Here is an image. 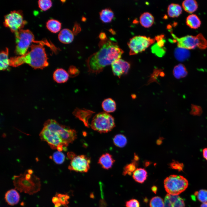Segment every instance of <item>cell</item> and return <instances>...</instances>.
<instances>
[{"label":"cell","instance_id":"obj_1","mask_svg":"<svg viewBox=\"0 0 207 207\" xmlns=\"http://www.w3.org/2000/svg\"><path fill=\"white\" fill-rule=\"evenodd\" d=\"M99 50L88 57L87 61L89 71L97 74L106 66L120 59L123 51L115 40L108 39L101 40Z\"/></svg>","mask_w":207,"mask_h":207},{"label":"cell","instance_id":"obj_2","mask_svg":"<svg viewBox=\"0 0 207 207\" xmlns=\"http://www.w3.org/2000/svg\"><path fill=\"white\" fill-rule=\"evenodd\" d=\"M44 45L32 44L30 46V50L24 55L10 57V66L17 67L26 63L34 69H43L47 66L49 63Z\"/></svg>","mask_w":207,"mask_h":207},{"label":"cell","instance_id":"obj_3","mask_svg":"<svg viewBox=\"0 0 207 207\" xmlns=\"http://www.w3.org/2000/svg\"><path fill=\"white\" fill-rule=\"evenodd\" d=\"M14 33L16 44L14 53L17 55L21 56L25 54L30 44L33 42L46 45L54 53L57 52L58 49L46 39L40 41L35 40L33 34L29 30L22 29Z\"/></svg>","mask_w":207,"mask_h":207},{"label":"cell","instance_id":"obj_4","mask_svg":"<svg viewBox=\"0 0 207 207\" xmlns=\"http://www.w3.org/2000/svg\"><path fill=\"white\" fill-rule=\"evenodd\" d=\"M14 185L20 192L32 195L39 191L41 183L39 179L33 175L29 179L25 178L24 174L14 175L13 178Z\"/></svg>","mask_w":207,"mask_h":207},{"label":"cell","instance_id":"obj_5","mask_svg":"<svg viewBox=\"0 0 207 207\" xmlns=\"http://www.w3.org/2000/svg\"><path fill=\"white\" fill-rule=\"evenodd\" d=\"M44 127L57 134L68 146L77 138L76 131L69 127L60 124L54 120H46L44 124Z\"/></svg>","mask_w":207,"mask_h":207},{"label":"cell","instance_id":"obj_6","mask_svg":"<svg viewBox=\"0 0 207 207\" xmlns=\"http://www.w3.org/2000/svg\"><path fill=\"white\" fill-rule=\"evenodd\" d=\"M164 185L168 194L173 195H178L184 191L188 185L187 180L182 176L171 175L164 180Z\"/></svg>","mask_w":207,"mask_h":207},{"label":"cell","instance_id":"obj_7","mask_svg":"<svg viewBox=\"0 0 207 207\" xmlns=\"http://www.w3.org/2000/svg\"><path fill=\"white\" fill-rule=\"evenodd\" d=\"M90 126L95 131L100 133H107L115 126L114 118L108 113L100 112L93 117Z\"/></svg>","mask_w":207,"mask_h":207},{"label":"cell","instance_id":"obj_8","mask_svg":"<svg viewBox=\"0 0 207 207\" xmlns=\"http://www.w3.org/2000/svg\"><path fill=\"white\" fill-rule=\"evenodd\" d=\"M172 35L177 42L178 47L187 49H193L196 47L204 49L207 47V41L203 35L200 33L196 36L187 35L181 38Z\"/></svg>","mask_w":207,"mask_h":207},{"label":"cell","instance_id":"obj_9","mask_svg":"<svg viewBox=\"0 0 207 207\" xmlns=\"http://www.w3.org/2000/svg\"><path fill=\"white\" fill-rule=\"evenodd\" d=\"M41 140L46 141L52 149L58 151L66 150L68 146L59 135L55 132L44 127L39 134Z\"/></svg>","mask_w":207,"mask_h":207},{"label":"cell","instance_id":"obj_10","mask_svg":"<svg viewBox=\"0 0 207 207\" xmlns=\"http://www.w3.org/2000/svg\"><path fill=\"white\" fill-rule=\"evenodd\" d=\"M24 20L22 11L21 10H14L4 16L3 24L4 26L9 28L12 32L22 29L27 23Z\"/></svg>","mask_w":207,"mask_h":207},{"label":"cell","instance_id":"obj_11","mask_svg":"<svg viewBox=\"0 0 207 207\" xmlns=\"http://www.w3.org/2000/svg\"><path fill=\"white\" fill-rule=\"evenodd\" d=\"M154 38L145 36L137 35L131 38L127 44L130 49V55L136 54L144 51L147 47L154 43Z\"/></svg>","mask_w":207,"mask_h":207},{"label":"cell","instance_id":"obj_12","mask_svg":"<svg viewBox=\"0 0 207 207\" xmlns=\"http://www.w3.org/2000/svg\"><path fill=\"white\" fill-rule=\"evenodd\" d=\"M90 159L85 155H76L71 159L68 168L77 172H87L90 168Z\"/></svg>","mask_w":207,"mask_h":207},{"label":"cell","instance_id":"obj_13","mask_svg":"<svg viewBox=\"0 0 207 207\" xmlns=\"http://www.w3.org/2000/svg\"><path fill=\"white\" fill-rule=\"evenodd\" d=\"M111 66L114 74L120 78L122 75L127 74L130 65L128 62L120 59L113 62Z\"/></svg>","mask_w":207,"mask_h":207},{"label":"cell","instance_id":"obj_14","mask_svg":"<svg viewBox=\"0 0 207 207\" xmlns=\"http://www.w3.org/2000/svg\"><path fill=\"white\" fill-rule=\"evenodd\" d=\"M114 162L115 160L110 154L106 153L100 157L98 163L103 168L108 170L112 168Z\"/></svg>","mask_w":207,"mask_h":207},{"label":"cell","instance_id":"obj_15","mask_svg":"<svg viewBox=\"0 0 207 207\" xmlns=\"http://www.w3.org/2000/svg\"><path fill=\"white\" fill-rule=\"evenodd\" d=\"M5 198L8 204L14 206L18 203L20 200V196L16 190L12 189L8 191L6 193Z\"/></svg>","mask_w":207,"mask_h":207},{"label":"cell","instance_id":"obj_16","mask_svg":"<svg viewBox=\"0 0 207 207\" xmlns=\"http://www.w3.org/2000/svg\"><path fill=\"white\" fill-rule=\"evenodd\" d=\"M69 76L68 73L62 68L56 69L53 75V80L57 83H59L66 82L69 79Z\"/></svg>","mask_w":207,"mask_h":207},{"label":"cell","instance_id":"obj_17","mask_svg":"<svg viewBox=\"0 0 207 207\" xmlns=\"http://www.w3.org/2000/svg\"><path fill=\"white\" fill-rule=\"evenodd\" d=\"M58 38L62 43L69 44L73 41L74 35L70 30L68 28H64L59 32L58 35Z\"/></svg>","mask_w":207,"mask_h":207},{"label":"cell","instance_id":"obj_18","mask_svg":"<svg viewBox=\"0 0 207 207\" xmlns=\"http://www.w3.org/2000/svg\"><path fill=\"white\" fill-rule=\"evenodd\" d=\"M8 49L6 48L5 50L1 51L0 53V70H9V59L8 57Z\"/></svg>","mask_w":207,"mask_h":207},{"label":"cell","instance_id":"obj_19","mask_svg":"<svg viewBox=\"0 0 207 207\" xmlns=\"http://www.w3.org/2000/svg\"><path fill=\"white\" fill-rule=\"evenodd\" d=\"M139 22L141 25L143 27L149 28L153 24L154 18L150 13L144 12L140 16Z\"/></svg>","mask_w":207,"mask_h":207},{"label":"cell","instance_id":"obj_20","mask_svg":"<svg viewBox=\"0 0 207 207\" xmlns=\"http://www.w3.org/2000/svg\"><path fill=\"white\" fill-rule=\"evenodd\" d=\"M133 177L136 182L142 183L146 179L147 174L146 170L143 168H137L133 173Z\"/></svg>","mask_w":207,"mask_h":207},{"label":"cell","instance_id":"obj_21","mask_svg":"<svg viewBox=\"0 0 207 207\" xmlns=\"http://www.w3.org/2000/svg\"><path fill=\"white\" fill-rule=\"evenodd\" d=\"M101 106L103 110L108 113L113 112L116 109V102L111 98L105 99L102 103Z\"/></svg>","mask_w":207,"mask_h":207},{"label":"cell","instance_id":"obj_22","mask_svg":"<svg viewBox=\"0 0 207 207\" xmlns=\"http://www.w3.org/2000/svg\"><path fill=\"white\" fill-rule=\"evenodd\" d=\"M190 53L188 49L178 47L174 51L175 58L180 61H183L187 60L190 56Z\"/></svg>","mask_w":207,"mask_h":207},{"label":"cell","instance_id":"obj_23","mask_svg":"<svg viewBox=\"0 0 207 207\" xmlns=\"http://www.w3.org/2000/svg\"><path fill=\"white\" fill-rule=\"evenodd\" d=\"M100 18L101 21L105 23L110 22L114 16L113 12L110 9L105 8L99 12Z\"/></svg>","mask_w":207,"mask_h":207},{"label":"cell","instance_id":"obj_24","mask_svg":"<svg viewBox=\"0 0 207 207\" xmlns=\"http://www.w3.org/2000/svg\"><path fill=\"white\" fill-rule=\"evenodd\" d=\"M182 12L181 7L178 4L172 3L168 6L167 12L168 16L170 17H178L181 14Z\"/></svg>","mask_w":207,"mask_h":207},{"label":"cell","instance_id":"obj_25","mask_svg":"<svg viewBox=\"0 0 207 207\" xmlns=\"http://www.w3.org/2000/svg\"><path fill=\"white\" fill-rule=\"evenodd\" d=\"M166 196L169 200L171 207H185L183 200L178 195H173L167 194Z\"/></svg>","mask_w":207,"mask_h":207},{"label":"cell","instance_id":"obj_26","mask_svg":"<svg viewBox=\"0 0 207 207\" xmlns=\"http://www.w3.org/2000/svg\"><path fill=\"white\" fill-rule=\"evenodd\" d=\"M187 25L190 28L193 29H197L199 28L201 24V21L196 15L192 14L189 15L186 20Z\"/></svg>","mask_w":207,"mask_h":207},{"label":"cell","instance_id":"obj_27","mask_svg":"<svg viewBox=\"0 0 207 207\" xmlns=\"http://www.w3.org/2000/svg\"><path fill=\"white\" fill-rule=\"evenodd\" d=\"M173 73L175 78L179 79L186 76L187 75V72L184 65L180 64L174 67Z\"/></svg>","mask_w":207,"mask_h":207},{"label":"cell","instance_id":"obj_28","mask_svg":"<svg viewBox=\"0 0 207 207\" xmlns=\"http://www.w3.org/2000/svg\"><path fill=\"white\" fill-rule=\"evenodd\" d=\"M184 9L189 13H192L197 9L198 5L197 2L194 0H186L182 4Z\"/></svg>","mask_w":207,"mask_h":207},{"label":"cell","instance_id":"obj_29","mask_svg":"<svg viewBox=\"0 0 207 207\" xmlns=\"http://www.w3.org/2000/svg\"><path fill=\"white\" fill-rule=\"evenodd\" d=\"M46 26L48 29L51 32L56 33L60 30L61 23L58 20L51 19L47 22Z\"/></svg>","mask_w":207,"mask_h":207},{"label":"cell","instance_id":"obj_30","mask_svg":"<svg viewBox=\"0 0 207 207\" xmlns=\"http://www.w3.org/2000/svg\"><path fill=\"white\" fill-rule=\"evenodd\" d=\"M113 142L114 144L117 147H122L126 145L127 140L126 137L124 135L118 134L114 137Z\"/></svg>","mask_w":207,"mask_h":207},{"label":"cell","instance_id":"obj_31","mask_svg":"<svg viewBox=\"0 0 207 207\" xmlns=\"http://www.w3.org/2000/svg\"><path fill=\"white\" fill-rule=\"evenodd\" d=\"M137 161L134 159L131 163L125 166L123 169V175L124 176L126 175H131L137 169L136 168L138 166Z\"/></svg>","mask_w":207,"mask_h":207},{"label":"cell","instance_id":"obj_32","mask_svg":"<svg viewBox=\"0 0 207 207\" xmlns=\"http://www.w3.org/2000/svg\"><path fill=\"white\" fill-rule=\"evenodd\" d=\"M164 202L161 197L157 196L152 198L150 200V207H164Z\"/></svg>","mask_w":207,"mask_h":207},{"label":"cell","instance_id":"obj_33","mask_svg":"<svg viewBox=\"0 0 207 207\" xmlns=\"http://www.w3.org/2000/svg\"><path fill=\"white\" fill-rule=\"evenodd\" d=\"M198 200L202 203L207 202V190L201 189L195 193Z\"/></svg>","mask_w":207,"mask_h":207},{"label":"cell","instance_id":"obj_34","mask_svg":"<svg viewBox=\"0 0 207 207\" xmlns=\"http://www.w3.org/2000/svg\"><path fill=\"white\" fill-rule=\"evenodd\" d=\"M65 156L64 154L61 152L57 151L54 152L53 155V159L56 164H60L64 161Z\"/></svg>","mask_w":207,"mask_h":207},{"label":"cell","instance_id":"obj_35","mask_svg":"<svg viewBox=\"0 0 207 207\" xmlns=\"http://www.w3.org/2000/svg\"><path fill=\"white\" fill-rule=\"evenodd\" d=\"M38 4L39 8L44 11L50 8L52 5V2L50 0H39Z\"/></svg>","mask_w":207,"mask_h":207},{"label":"cell","instance_id":"obj_36","mask_svg":"<svg viewBox=\"0 0 207 207\" xmlns=\"http://www.w3.org/2000/svg\"><path fill=\"white\" fill-rule=\"evenodd\" d=\"M55 196L58 198L62 205L65 207H68L67 205L69 203L68 200L70 198V197L67 194L57 193Z\"/></svg>","mask_w":207,"mask_h":207},{"label":"cell","instance_id":"obj_37","mask_svg":"<svg viewBox=\"0 0 207 207\" xmlns=\"http://www.w3.org/2000/svg\"><path fill=\"white\" fill-rule=\"evenodd\" d=\"M169 166L171 168L181 171L183 170L184 164L183 163L173 161L170 164Z\"/></svg>","mask_w":207,"mask_h":207},{"label":"cell","instance_id":"obj_38","mask_svg":"<svg viewBox=\"0 0 207 207\" xmlns=\"http://www.w3.org/2000/svg\"><path fill=\"white\" fill-rule=\"evenodd\" d=\"M202 113V109L199 106L193 105L191 106L190 113L194 116H200Z\"/></svg>","mask_w":207,"mask_h":207},{"label":"cell","instance_id":"obj_39","mask_svg":"<svg viewBox=\"0 0 207 207\" xmlns=\"http://www.w3.org/2000/svg\"><path fill=\"white\" fill-rule=\"evenodd\" d=\"M68 73L70 76L74 77L78 75L79 73V71L76 67L71 66L69 68Z\"/></svg>","mask_w":207,"mask_h":207},{"label":"cell","instance_id":"obj_40","mask_svg":"<svg viewBox=\"0 0 207 207\" xmlns=\"http://www.w3.org/2000/svg\"><path fill=\"white\" fill-rule=\"evenodd\" d=\"M126 207H140L139 202L135 199H131L126 203Z\"/></svg>","mask_w":207,"mask_h":207},{"label":"cell","instance_id":"obj_41","mask_svg":"<svg viewBox=\"0 0 207 207\" xmlns=\"http://www.w3.org/2000/svg\"><path fill=\"white\" fill-rule=\"evenodd\" d=\"M164 207H171L170 202L168 198L165 196L164 200Z\"/></svg>","mask_w":207,"mask_h":207},{"label":"cell","instance_id":"obj_42","mask_svg":"<svg viewBox=\"0 0 207 207\" xmlns=\"http://www.w3.org/2000/svg\"><path fill=\"white\" fill-rule=\"evenodd\" d=\"M203 156L204 158L207 161V148L203 149Z\"/></svg>","mask_w":207,"mask_h":207},{"label":"cell","instance_id":"obj_43","mask_svg":"<svg viewBox=\"0 0 207 207\" xmlns=\"http://www.w3.org/2000/svg\"><path fill=\"white\" fill-rule=\"evenodd\" d=\"M52 202L54 204L58 203H60L59 198L57 197L56 196L52 198Z\"/></svg>","mask_w":207,"mask_h":207},{"label":"cell","instance_id":"obj_44","mask_svg":"<svg viewBox=\"0 0 207 207\" xmlns=\"http://www.w3.org/2000/svg\"><path fill=\"white\" fill-rule=\"evenodd\" d=\"M99 37L101 40H104L107 38L105 34L103 32L100 33L99 35Z\"/></svg>","mask_w":207,"mask_h":207},{"label":"cell","instance_id":"obj_45","mask_svg":"<svg viewBox=\"0 0 207 207\" xmlns=\"http://www.w3.org/2000/svg\"><path fill=\"white\" fill-rule=\"evenodd\" d=\"M76 155L72 152H69L68 154V157L70 159L73 158Z\"/></svg>","mask_w":207,"mask_h":207},{"label":"cell","instance_id":"obj_46","mask_svg":"<svg viewBox=\"0 0 207 207\" xmlns=\"http://www.w3.org/2000/svg\"><path fill=\"white\" fill-rule=\"evenodd\" d=\"M152 190L154 193L156 194L157 190V187L155 186H152Z\"/></svg>","mask_w":207,"mask_h":207},{"label":"cell","instance_id":"obj_47","mask_svg":"<svg viewBox=\"0 0 207 207\" xmlns=\"http://www.w3.org/2000/svg\"><path fill=\"white\" fill-rule=\"evenodd\" d=\"M62 205L60 203H58L54 204L55 207H60Z\"/></svg>","mask_w":207,"mask_h":207},{"label":"cell","instance_id":"obj_48","mask_svg":"<svg viewBox=\"0 0 207 207\" xmlns=\"http://www.w3.org/2000/svg\"><path fill=\"white\" fill-rule=\"evenodd\" d=\"M200 207H207V202L202 203L201 204Z\"/></svg>","mask_w":207,"mask_h":207},{"label":"cell","instance_id":"obj_49","mask_svg":"<svg viewBox=\"0 0 207 207\" xmlns=\"http://www.w3.org/2000/svg\"><path fill=\"white\" fill-rule=\"evenodd\" d=\"M27 171L29 174L31 175L32 174L33 171L32 170L30 169H28L27 170Z\"/></svg>","mask_w":207,"mask_h":207}]
</instances>
